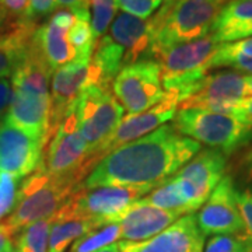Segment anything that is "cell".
Masks as SVG:
<instances>
[{"instance_id": "f6af8a7d", "label": "cell", "mask_w": 252, "mask_h": 252, "mask_svg": "<svg viewBox=\"0 0 252 252\" xmlns=\"http://www.w3.org/2000/svg\"><path fill=\"white\" fill-rule=\"evenodd\" d=\"M215 1H217L219 4H224L225 1H230V0H215Z\"/></svg>"}, {"instance_id": "44dd1931", "label": "cell", "mask_w": 252, "mask_h": 252, "mask_svg": "<svg viewBox=\"0 0 252 252\" xmlns=\"http://www.w3.org/2000/svg\"><path fill=\"white\" fill-rule=\"evenodd\" d=\"M210 34L220 44L252 36V0H230L223 4Z\"/></svg>"}, {"instance_id": "d590c367", "label": "cell", "mask_w": 252, "mask_h": 252, "mask_svg": "<svg viewBox=\"0 0 252 252\" xmlns=\"http://www.w3.org/2000/svg\"><path fill=\"white\" fill-rule=\"evenodd\" d=\"M30 0H0V7L13 20H26Z\"/></svg>"}, {"instance_id": "6da1fadb", "label": "cell", "mask_w": 252, "mask_h": 252, "mask_svg": "<svg viewBox=\"0 0 252 252\" xmlns=\"http://www.w3.org/2000/svg\"><path fill=\"white\" fill-rule=\"evenodd\" d=\"M200 152V144L162 125L149 135L105 156L83 182V188L158 187Z\"/></svg>"}, {"instance_id": "d6986e66", "label": "cell", "mask_w": 252, "mask_h": 252, "mask_svg": "<svg viewBox=\"0 0 252 252\" xmlns=\"http://www.w3.org/2000/svg\"><path fill=\"white\" fill-rule=\"evenodd\" d=\"M51 95L13 90L6 121L30 135L39 137L46 144L49 129Z\"/></svg>"}, {"instance_id": "8d00e7d4", "label": "cell", "mask_w": 252, "mask_h": 252, "mask_svg": "<svg viewBox=\"0 0 252 252\" xmlns=\"http://www.w3.org/2000/svg\"><path fill=\"white\" fill-rule=\"evenodd\" d=\"M58 9L69 10L76 17H90L89 0H58Z\"/></svg>"}, {"instance_id": "f546056e", "label": "cell", "mask_w": 252, "mask_h": 252, "mask_svg": "<svg viewBox=\"0 0 252 252\" xmlns=\"http://www.w3.org/2000/svg\"><path fill=\"white\" fill-rule=\"evenodd\" d=\"M248 58H252V36L235 42L221 44L210 62V69L228 67L230 63H233L234 61L248 59Z\"/></svg>"}, {"instance_id": "4dcf8cb0", "label": "cell", "mask_w": 252, "mask_h": 252, "mask_svg": "<svg viewBox=\"0 0 252 252\" xmlns=\"http://www.w3.org/2000/svg\"><path fill=\"white\" fill-rule=\"evenodd\" d=\"M203 252H252V243L245 234L213 235Z\"/></svg>"}, {"instance_id": "ba28073f", "label": "cell", "mask_w": 252, "mask_h": 252, "mask_svg": "<svg viewBox=\"0 0 252 252\" xmlns=\"http://www.w3.org/2000/svg\"><path fill=\"white\" fill-rule=\"evenodd\" d=\"M178 105H180V95L171 91V93H165L164 98L150 109L144 111L142 114L127 115L124 118L121 124L117 126V129L105 139V142L81 165V177L84 178L87 174H90L94 170V167L114 150L152 133L165 122L171 121L172 118H175Z\"/></svg>"}, {"instance_id": "4fadbf2b", "label": "cell", "mask_w": 252, "mask_h": 252, "mask_svg": "<svg viewBox=\"0 0 252 252\" xmlns=\"http://www.w3.org/2000/svg\"><path fill=\"white\" fill-rule=\"evenodd\" d=\"M202 234H244V223L235 202V185L230 175H224L196 215Z\"/></svg>"}, {"instance_id": "8992f818", "label": "cell", "mask_w": 252, "mask_h": 252, "mask_svg": "<svg viewBox=\"0 0 252 252\" xmlns=\"http://www.w3.org/2000/svg\"><path fill=\"white\" fill-rule=\"evenodd\" d=\"M72 107L79 130L89 147V158L117 129L125 111L109 89L97 84H89Z\"/></svg>"}, {"instance_id": "e575fe53", "label": "cell", "mask_w": 252, "mask_h": 252, "mask_svg": "<svg viewBox=\"0 0 252 252\" xmlns=\"http://www.w3.org/2000/svg\"><path fill=\"white\" fill-rule=\"evenodd\" d=\"M58 9V0H30L26 20L36 23L39 18L46 17Z\"/></svg>"}, {"instance_id": "ee69618b", "label": "cell", "mask_w": 252, "mask_h": 252, "mask_svg": "<svg viewBox=\"0 0 252 252\" xmlns=\"http://www.w3.org/2000/svg\"><path fill=\"white\" fill-rule=\"evenodd\" d=\"M95 252H119L118 243L111 244V245H108V247H105V248H102V250H99V251H95Z\"/></svg>"}, {"instance_id": "83f0119b", "label": "cell", "mask_w": 252, "mask_h": 252, "mask_svg": "<svg viewBox=\"0 0 252 252\" xmlns=\"http://www.w3.org/2000/svg\"><path fill=\"white\" fill-rule=\"evenodd\" d=\"M67 38L74 51L76 59H86L93 56L97 41L93 34L90 17H76V21L69 30Z\"/></svg>"}, {"instance_id": "8fae6325", "label": "cell", "mask_w": 252, "mask_h": 252, "mask_svg": "<svg viewBox=\"0 0 252 252\" xmlns=\"http://www.w3.org/2000/svg\"><path fill=\"white\" fill-rule=\"evenodd\" d=\"M245 97V74L237 70H220L200 79L192 94L181 102L178 108L234 114L235 107Z\"/></svg>"}, {"instance_id": "bcb514c9", "label": "cell", "mask_w": 252, "mask_h": 252, "mask_svg": "<svg viewBox=\"0 0 252 252\" xmlns=\"http://www.w3.org/2000/svg\"><path fill=\"white\" fill-rule=\"evenodd\" d=\"M6 252H14V250H13V248H11V250H9V251H6Z\"/></svg>"}, {"instance_id": "74e56055", "label": "cell", "mask_w": 252, "mask_h": 252, "mask_svg": "<svg viewBox=\"0 0 252 252\" xmlns=\"http://www.w3.org/2000/svg\"><path fill=\"white\" fill-rule=\"evenodd\" d=\"M11 94H13L11 81L7 79H0V118L6 109H9Z\"/></svg>"}, {"instance_id": "30bf717a", "label": "cell", "mask_w": 252, "mask_h": 252, "mask_svg": "<svg viewBox=\"0 0 252 252\" xmlns=\"http://www.w3.org/2000/svg\"><path fill=\"white\" fill-rule=\"evenodd\" d=\"M225 165L227 156L224 153L215 149H205L172 177L189 215L205 205L213 189L224 177Z\"/></svg>"}, {"instance_id": "1f68e13d", "label": "cell", "mask_w": 252, "mask_h": 252, "mask_svg": "<svg viewBox=\"0 0 252 252\" xmlns=\"http://www.w3.org/2000/svg\"><path fill=\"white\" fill-rule=\"evenodd\" d=\"M18 192V178L7 174L0 172V219L9 215L16 207Z\"/></svg>"}, {"instance_id": "cb8c5ba5", "label": "cell", "mask_w": 252, "mask_h": 252, "mask_svg": "<svg viewBox=\"0 0 252 252\" xmlns=\"http://www.w3.org/2000/svg\"><path fill=\"white\" fill-rule=\"evenodd\" d=\"M97 227V223L89 219L54 216L49 231L48 252H66L79 238Z\"/></svg>"}, {"instance_id": "5b68a950", "label": "cell", "mask_w": 252, "mask_h": 252, "mask_svg": "<svg viewBox=\"0 0 252 252\" xmlns=\"http://www.w3.org/2000/svg\"><path fill=\"white\" fill-rule=\"evenodd\" d=\"M220 45L216 36L209 34L196 41L158 52L153 61L160 64L164 91L177 93L180 104L188 98L198 81L210 70V62Z\"/></svg>"}, {"instance_id": "d4e9b609", "label": "cell", "mask_w": 252, "mask_h": 252, "mask_svg": "<svg viewBox=\"0 0 252 252\" xmlns=\"http://www.w3.org/2000/svg\"><path fill=\"white\" fill-rule=\"evenodd\" d=\"M150 192L152 193H147L146 196H143V199L147 203L158 207V209H162V210L175 212L181 216L189 215L187 206H185V202L181 198L178 188H177V184H175V181L172 180V177L161 182L158 187H156Z\"/></svg>"}, {"instance_id": "ffe728a7", "label": "cell", "mask_w": 252, "mask_h": 252, "mask_svg": "<svg viewBox=\"0 0 252 252\" xmlns=\"http://www.w3.org/2000/svg\"><path fill=\"white\" fill-rule=\"evenodd\" d=\"M108 35L125 51L124 67L149 59L152 46L149 21L126 13H118L109 27Z\"/></svg>"}, {"instance_id": "60d3db41", "label": "cell", "mask_w": 252, "mask_h": 252, "mask_svg": "<svg viewBox=\"0 0 252 252\" xmlns=\"http://www.w3.org/2000/svg\"><path fill=\"white\" fill-rule=\"evenodd\" d=\"M20 21V20H18ZM17 21L9 17V14L4 11V10L0 7V32H4L7 31L9 28H11Z\"/></svg>"}, {"instance_id": "7a4b0ae2", "label": "cell", "mask_w": 252, "mask_h": 252, "mask_svg": "<svg viewBox=\"0 0 252 252\" xmlns=\"http://www.w3.org/2000/svg\"><path fill=\"white\" fill-rule=\"evenodd\" d=\"M223 4L215 0H167L149 20V59L168 48L200 39L212 32Z\"/></svg>"}, {"instance_id": "7402d4cb", "label": "cell", "mask_w": 252, "mask_h": 252, "mask_svg": "<svg viewBox=\"0 0 252 252\" xmlns=\"http://www.w3.org/2000/svg\"><path fill=\"white\" fill-rule=\"evenodd\" d=\"M36 27V23L20 20L7 31L0 32V79L9 77L17 69L27 54Z\"/></svg>"}, {"instance_id": "277c9868", "label": "cell", "mask_w": 252, "mask_h": 252, "mask_svg": "<svg viewBox=\"0 0 252 252\" xmlns=\"http://www.w3.org/2000/svg\"><path fill=\"white\" fill-rule=\"evenodd\" d=\"M174 127L181 135L225 156L252 142V118L238 111L223 114L196 108L178 109Z\"/></svg>"}, {"instance_id": "836d02e7", "label": "cell", "mask_w": 252, "mask_h": 252, "mask_svg": "<svg viewBox=\"0 0 252 252\" xmlns=\"http://www.w3.org/2000/svg\"><path fill=\"white\" fill-rule=\"evenodd\" d=\"M235 202L244 223V234L252 243V190L235 188Z\"/></svg>"}, {"instance_id": "ac0fdd59", "label": "cell", "mask_w": 252, "mask_h": 252, "mask_svg": "<svg viewBox=\"0 0 252 252\" xmlns=\"http://www.w3.org/2000/svg\"><path fill=\"white\" fill-rule=\"evenodd\" d=\"M74 21L76 16L72 11L59 9L51 14L46 23L38 26L32 34V42L54 72L76 59L67 38L69 30Z\"/></svg>"}, {"instance_id": "2e32d148", "label": "cell", "mask_w": 252, "mask_h": 252, "mask_svg": "<svg viewBox=\"0 0 252 252\" xmlns=\"http://www.w3.org/2000/svg\"><path fill=\"white\" fill-rule=\"evenodd\" d=\"M118 248L119 252H203L205 235L190 213L146 241H121Z\"/></svg>"}, {"instance_id": "52a82bcc", "label": "cell", "mask_w": 252, "mask_h": 252, "mask_svg": "<svg viewBox=\"0 0 252 252\" xmlns=\"http://www.w3.org/2000/svg\"><path fill=\"white\" fill-rule=\"evenodd\" d=\"M156 187H99L77 190L55 216L94 220L97 225L107 224L136 200L146 196Z\"/></svg>"}, {"instance_id": "b9f144b4", "label": "cell", "mask_w": 252, "mask_h": 252, "mask_svg": "<svg viewBox=\"0 0 252 252\" xmlns=\"http://www.w3.org/2000/svg\"><path fill=\"white\" fill-rule=\"evenodd\" d=\"M235 111L243 112L245 115L252 118V97H245L240 101V104L235 107Z\"/></svg>"}, {"instance_id": "9c48e42d", "label": "cell", "mask_w": 252, "mask_h": 252, "mask_svg": "<svg viewBox=\"0 0 252 252\" xmlns=\"http://www.w3.org/2000/svg\"><path fill=\"white\" fill-rule=\"evenodd\" d=\"M111 87L112 94L127 115L142 114L158 104L165 95L160 64L152 59L139 61L124 67Z\"/></svg>"}, {"instance_id": "603a6c76", "label": "cell", "mask_w": 252, "mask_h": 252, "mask_svg": "<svg viewBox=\"0 0 252 252\" xmlns=\"http://www.w3.org/2000/svg\"><path fill=\"white\" fill-rule=\"evenodd\" d=\"M124 48L118 45L108 34L101 36L91 56L90 84L109 89L118 73L124 69Z\"/></svg>"}, {"instance_id": "d6a6232c", "label": "cell", "mask_w": 252, "mask_h": 252, "mask_svg": "<svg viewBox=\"0 0 252 252\" xmlns=\"http://www.w3.org/2000/svg\"><path fill=\"white\" fill-rule=\"evenodd\" d=\"M117 7L122 10V13L130 14L133 17L146 18L152 17L156 10L161 7V0H115Z\"/></svg>"}, {"instance_id": "7bdbcfd3", "label": "cell", "mask_w": 252, "mask_h": 252, "mask_svg": "<svg viewBox=\"0 0 252 252\" xmlns=\"http://www.w3.org/2000/svg\"><path fill=\"white\" fill-rule=\"evenodd\" d=\"M245 91L247 97H252V76L245 74Z\"/></svg>"}, {"instance_id": "3957f363", "label": "cell", "mask_w": 252, "mask_h": 252, "mask_svg": "<svg viewBox=\"0 0 252 252\" xmlns=\"http://www.w3.org/2000/svg\"><path fill=\"white\" fill-rule=\"evenodd\" d=\"M83 188L76 175H54L46 171L41 160L38 168L28 175L17 192V203L6 224L17 234L35 221L54 217L73 195Z\"/></svg>"}, {"instance_id": "9a60e30c", "label": "cell", "mask_w": 252, "mask_h": 252, "mask_svg": "<svg viewBox=\"0 0 252 252\" xmlns=\"http://www.w3.org/2000/svg\"><path fill=\"white\" fill-rule=\"evenodd\" d=\"M91 58L74 59L56 69L51 80V111H49V129L48 140L54 136L64 114L72 107L89 84H90ZM46 146V144H45Z\"/></svg>"}, {"instance_id": "f1b7e54d", "label": "cell", "mask_w": 252, "mask_h": 252, "mask_svg": "<svg viewBox=\"0 0 252 252\" xmlns=\"http://www.w3.org/2000/svg\"><path fill=\"white\" fill-rule=\"evenodd\" d=\"M90 4L91 28L95 41L105 35L117 16V1L115 0H89Z\"/></svg>"}, {"instance_id": "f35d334b", "label": "cell", "mask_w": 252, "mask_h": 252, "mask_svg": "<svg viewBox=\"0 0 252 252\" xmlns=\"http://www.w3.org/2000/svg\"><path fill=\"white\" fill-rule=\"evenodd\" d=\"M13 231L6 223L0 224V252H6L13 248Z\"/></svg>"}, {"instance_id": "4316f807", "label": "cell", "mask_w": 252, "mask_h": 252, "mask_svg": "<svg viewBox=\"0 0 252 252\" xmlns=\"http://www.w3.org/2000/svg\"><path fill=\"white\" fill-rule=\"evenodd\" d=\"M121 238V227L117 223L102 224L83 235L70 247V252H95L115 244Z\"/></svg>"}, {"instance_id": "ab89813d", "label": "cell", "mask_w": 252, "mask_h": 252, "mask_svg": "<svg viewBox=\"0 0 252 252\" xmlns=\"http://www.w3.org/2000/svg\"><path fill=\"white\" fill-rule=\"evenodd\" d=\"M228 67H231L233 70H237V72L244 73V74H250V76H252V58L234 61L233 63H230Z\"/></svg>"}, {"instance_id": "484cf974", "label": "cell", "mask_w": 252, "mask_h": 252, "mask_svg": "<svg viewBox=\"0 0 252 252\" xmlns=\"http://www.w3.org/2000/svg\"><path fill=\"white\" fill-rule=\"evenodd\" d=\"M52 221L54 217H49L26 227L17 238L16 252H48Z\"/></svg>"}, {"instance_id": "e0dca14e", "label": "cell", "mask_w": 252, "mask_h": 252, "mask_svg": "<svg viewBox=\"0 0 252 252\" xmlns=\"http://www.w3.org/2000/svg\"><path fill=\"white\" fill-rule=\"evenodd\" d=\"M180 217L178 213L158 209L142 198L118 216L112 217L107 224H119L121 238H124V241H146L160 234Z\"/></svg>"}, {"instance_id": "7dc6e473", "label": "cell", "mask_w": 252, "mask_h": 252, "mask_svg": "<svg viewBox=\"0 0 252 252\" xmlns=\"http://www.w3.org/2000/svg\"><path fill=\"white\" fill-rule=\"evenodd\" d=\"M161 1H167V0H161Z\"/></svg>"}, {"instance_id": "5bb4252c", "label": "cell", "mask_w": 252, "mask_h": 252, "mask_svg": "<svg viewBox=\"0 0 252 252\" xmlns=\"http://www.w3.org/2000/svg\"><path fill=\"white\" fill-rule=\"evenodd\" d=\"M44 140L11 125L0 122V172H7L18 180L31 175L42 160Z\"/></svg>"}, {"instance_id": "7c38bea8", "label": "cell", "mask_w": 252, "mask_h": 252, "mask_svg": "<svg viewBox=\"0 0 252 252\" xmlns=\"http://www.w3.org/2000/svg\"><path fill=\"white\" fill-rule=\"evenodd\" d=\"M89 154V147L81 136L73 107L67 109L62 122L59 124L54 136L46 143L45 165L46 171L54 175H70L76 174L81 181V165Z\"/></svg>"}]
</instances>
